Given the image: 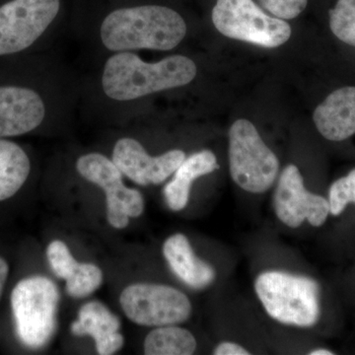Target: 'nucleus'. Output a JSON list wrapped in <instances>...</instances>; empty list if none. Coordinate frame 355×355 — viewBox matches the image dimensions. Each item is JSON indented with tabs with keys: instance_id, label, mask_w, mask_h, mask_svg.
Returning a JSON list of instances; mask_svg holds the SVG:
<instances>
[{
	"instance_id": "423d86ee",
	"label": "nucleus",
	"mask_w": 355,
	"mask_h": 355,
	"mask_svg": "<svg viewBox=\"0 0 355 355\" xmlns=\"http://www.w3.org/2000/svg\"><path fill=\"white\" fill-rule=\"evenodd\" d=\"M212 22L223 36L263 48H277L291 36L286 21L268 15L253 0H217Z\"/></svg>"
},
{
	"instance_id": "4be33fe9",
	"label": "nucleus",
	"mask_w": 355,
	"mask_h": 355,
	"mask_svg": "<svg viewBox=\"0 0 355 355\" xmlns=\"http://www.w3.org/2000/svg\"><path fill=\"white\" fill-rule=\"evenodd\" d=\"M350 202L355 203V169L331 184L329 191L330 214L340 216Z\"/></svg>"
},
{
	"instance_id": "2eb2a0df",
	"label": "nucleus",
	"mask_w": 355,
	"mask_h": 355,
	"mask_svg": "<svg viewBox=\"0 0 355 355\" xmlns=\"http://www.w3.org/2000/svg\"><path fill=\"white\" fill-rule=\"evenodd\" d=\"M163 254L178 279L191 288H205L216 280L214 266L198 258L188 238L181 233L166 240Z\"/></svg>"
},
{
	"instance_id": "f3484780",
	"label": "nucleus",
	"mask_w": 355,
	"mask_h": 355,
	"mask_svg": "<svg viewBox=\"0 0 355 355\" xmlns=\"http://www.w3.org/2000/svg\"><path fill=\"white\" fill-rule=\"evenodd\" d=\"M31 171L27 154L15 142L0 139V202L13 197Z\"/></svg>"
},
{
	"instance_id": "dca6fc26",
	"label": "nucleus",
	"mask_w": 355,
	"mask_h": 355,
	"mask_svg": "<svg viewBox=\"0 0 355 355\" xmlns=\"http://www.w3.org/2000/svg\"><path fill=\"white\" fill-rule=\"evenodd\" d=\"M216 154L202 150L186 157L174 173V178L164 187L166 205L173 211L184 209L190 200L191 184L198 178L218 169Z\"/></svg>"
},
{
	"instance_id": "a211bd4d",
	"label": "nucleus",
	"mask_w": 355,
	"mask_h": 355,
	"mask_svg": "<svg viewBox=\"0 0 355 355\" xmlns=\"http://www.w3.org/2000/svg\"><path fill=\"white\" fill-rule=\"evenodd\" d=\"M193 334L176 324L157 327L144 340L146 355H191L197 349Z\"/></svg>"
},
{
	"instance_id": "9d476101",
	"label": "nucleus",
	"mask_w": 355,
	"mask_h": 355,
	"mask_svg": "<svg viewBox=\"0 0 355 355\" xmlns=\"http://www.w3.org/2000/svg\"><path fill=\"white\" fill-rule=\"evenodd\" d=\"M273 205L277 218L291 228L300 227L305 220L314 227H320L330 214L329 200L306 190L302 175L294 164L282 170Z\"/></svg>"
},
{
	"instance_id": "ddd939ff",
	"label": "nucleus",
	"mask_w": 355,
	"mask_h": 355,
	"mask_svg": "<svg viewBox=\"0 0 355 355\" xmlns=\"http://www.w3.org/2000/svg\"><path fill=\"white\" fill-rule=\"evenodd\" d=\"M121 321L103 303L91 301L78 311V318L70 326L72 335L89 336L95 340L96 349L101 355H111L125 345V338L119 333Z\"/></svg>"
},
{
	"instance_id": "6e6552de",
	"label": "nucleus",
	"mask_w": 355,
	"mask_h": 355,
	"mask_svg": "<svg viewBox=\"0 0 355 355\" xmlns=\"http://www.w3.org/2000/svg\"><path fill=\"white\" fill-rule=\"evenodd\" d=\"M76 170L81 177L106 193L107 220L112 227L125 228L130 217L137 218L144 214L141 193L125 186L123 173L113 160L100 153L84 154L77 159Z\"/></svg>"
},
{
	"instance_id": "f8f14e48",
	"label": "nucleus",
	"mask_w": 355,
	"mask_h": 355,
	"mask_svg": "<svg viewBox=\"0 0 355 355\" xmlns=\"http://www.w3.org/2000/svg\"><path fill=\"white\" fill-rule=\"evenodd\" d=\"M46 116L41 96L30 88L0 86V139L36 130Z\"/></svg>"
},
{
	"instance_id": "39448f33",
	"label": "nucleus",
	"mask_w": 355,
	"mask_h": 355,
	"mask_svg": "<svg viewBox=\"0 0 355 355\" xmlns=\"http://www.w3.org/2000/svg\"><path fill=\"white\" fill-rule=\"evenodd\" d=\"M228 158L231 178L249 193H265L279 176V158L253 123L244 119L236 121L229 130Z\"/></svg>"
},
{
	"instance_id": "b1692460",
	"label": "nucleus",
	"mask_w": 355,
	"mask_h": 355,
	"mask_svg": "<svg viewBox=\"0 0 355 355\" xmlns=\"http://www.w3.org/2000/svg\"><path fill=\"white\" fill-rule=\"evenodd\" d=\"M214 355H250L249 352L238 343L224 342L219 343L214 350Z\"/></svg>"
},
{
	"instance_id": "1a4fd4ad",
	"label": "nucleus",
	"mask_w": 355,
	"mask_h": 355,
	"mask_svg": "<svg viewBox=\"0 0 355 355\" xmlns=\"http://www.w3.org/2000/svg\"><path fill=\"white\" fill-rule=\"evenodd\" d=\"M60 0H11L0 7V55L31 46L57 18Z\"/></svg>"
},
{
	"instance_id": "5701e85b",
	"label": "nucleus",
	"mask_w": 355,
	"mask_h": 355,
	"mask_svg": "<svg viewBox=\"0 0 355 355\" xmlns=\"http://www.w3.org/2000/svg\"><path fill=\"white\" fill-rule=\"evenodd\" d=\"M268 12L280 19H294L305 10L308 0H259Z\"/></svg>"
},
{
	"instance_id": "0eeeda50",
	"label": "nucleus",
	"mask_w": 355,
	"mask_h": 355,
	"mask_svg": "<svg viewBox=\"0 0 355 355\" xmlns=\"http://www.w3.org/2000/svg\"><path fill=\"white\" fill-rule=\"evenodd\" d=\"M121 309L133 323L163 327L184 323L191 315L190 299L172 286L135 284L120 296Z\"/></svg>"
},
{
	"instance_id": "393cba45",
	"label": "nucleus",
	"mask_w": 355,
	"mask_h": 355,
	"mask_svg": "<svg viewBox=\"0 0 355 355\" xmlns=\"http://www.w3.org/2000/svg\"><path fill=\"white\" fill-rule=\"evenodd\" d=\"M9 266L3 258L0 257V298H1L2 291H3L4 286L8 277Z\"/></svg>"
},
{
	"instance_id": "aec40b11",
	"label": "nucleus",
	"mask_w": 355,
	"mask_h": 355,
	"mask_svg": "<svg viewBox=\"0 0 355 355\" xmlns=\"http://www.w3.org/2000/svg\"><path fill=\"white\" fill-rule=\"evenodd\" d=\"M65 291L73 298H85L94 293L103 284V272L94 263H81L78 272L67 280Z\"/></svg>"
},
{
	"instance_id": "a878e982",
	"label": "nucleus",
	"mask_w": 355,
	"mask_h": 355,
	"mask_svg": "<svg viewBox=\"0 0 355 355\" xmlns=\"http://www.w3.org/2000/svg\"><path fill=\"white\" fill-rule=\"evenodd\" d=\"M310 355H333L334 352H331V350L319 349H314L312 352H309Z\"/></svg>"
},
{
	"instance_id": "6ab92c4d",
	"label": "nucleus",
	"mask_w": 355,
	"mask_h": 355,
	"mask_svg": "<svg viewBox=\"0 0 355 355\" xmlns=\"http://www.w3.org/2000/svg\"><path fill=\"white\" fill-rule=\"evenodd\" d=\"M329 16L333 34L355 48V0H338Z\"/></svg>"
},
{
	"instance_id": "412c9836",
	"label": "nucleus",
	"mask_w": 355,
	"mask_h": 355,
	"mask_svg": "<svg viewBox=\"0 0 355 355\" xmlns=\"http://www.w3.org/2000/svg\"><path fill=\"white\" fill-rule=\"evenodd\" d=\"M46 258L55 275L65 282L74 277L80 270L81 263L73 258L69 247L60 240H55L49 245Z\"/></svg>"
},
{
	"instance_id": "7ed1b4c3",
	"label": "nucleus",
	"mask_w": 355,
	"mask_h": 355,
	"mask_svg": "<svg viewBox=\"0 0 355 355\" xmlns=\"http://www.w3.org/2000/svg\"><path fill=\"white\" fill-rule=\"evenodd\" d=\"M254 291L268 316L298 328H311L320 317L319 286L314 279L284 272L261 273Z\"/></svg>"
},
{
	"instance_id": "9b49d317",
	"label": "nucleus",
	"mask_w": 355,
	"mask_h": 355,
	"mask_svg": "<svg viewBox=\"0 0 355 355\" xmlns=\"http://www.w3.org/2000/svg\"><path fill=\"white\" fill-rule=\"evenodd\" d=\"M186 159V153L173 149L150 156L137 139L123 137L114 144L112 160L123 176L139 186L159 184L172 176Z\"/></svg>"
},
{
	"instance_id": "4468645a",
	"label": "nucleus",
	"mask_w": 355,
	"mask_h": 355,
	"mask_svg": "<svg viewBox=\"0 0 355 355\" xmlns=\"http://www.w3.org/2000/svg\"><path fill=\"white\" fill-rule=\"evenodd\" d=\"M318 132L331 141L355 135V86H345L327 96L313 114Z\"/></svg>"
},
{
	"instance_id": "20e7f679",
	"label": "nucleus",
	"mask_w": 355,
	"mask_h": 355,
	"mask_svg": "<svg viewBox=\"0 0 355 355\" xmlns=\"http://www.w3.org/2000/svg\"><path fill=\"white\" fill-rule=\"evenodd\" d=\"M60 298L55 282L41 275L22 279L14 287L11 308L16 333L26 347L38 349L50 343L57 330Z\"/></svg>"
},
{
	"instance_id": "f257e3e1",
	"label": "nucleus",
	"mask_w": 355,
	"mask_h": 355,
	"mask_svg": "<svg viewBox=\"0 0 355 355\" xmlns=\"http://www.w3.org/2000/svg\"><path fill=\"white\" fill-rule=\"evenodd\" d=\"M193 60L171 55L146 62L132 51H120L107 60L102 73L105 94L114 101L128 102L146 96L182 87L197 76Z\"/></svg>"
},
{
	"instance_id": "f03ea898",
	"label": "nucleus",
	"mask_w": 355,
	"mask_h": 355,
	"mask_svg": "<svg viewBox=\"0 0 355 355\" xmlns=\"http://www.w3.org/2000/svg\"><path fill=\"white\" fill-rule=\"evenodd\" d=\"M187 24L177 11L160 6H140L114 10L103 20L100 38L107 50L170 51L187 35Z\"/></svg>"
}]
</instances>
